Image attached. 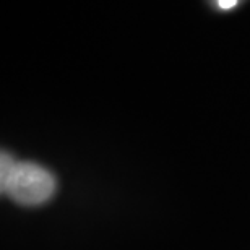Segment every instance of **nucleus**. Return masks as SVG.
<instances>
[{
    "mask_svg": "<svg viewBox=\"0 0 250 250\" xmlns=\"http://www.w3.org/2000/svg\"><path fill=\"white\" fill-rule=\"evenodd\" d=\"M0 186L2 193L24 207L46 203L56 193V177L36 163L17 161L12 154L2 153L0 159Z\"/></svg>",
    "mask_w": 250,
    "mask_h": 250,
    "instance_id": "obj_1",
    "label": "nucleus"
},
{
    "mask_svg": "<svg viewBox=\"0 0 250 250\" xmlns=\"http://www.w3.org/2000/svg\"><path fill=\"white\" fill-rule=\"evenodd\" d=\"M239 3V0H216V5L221 10H231Z\"/></svg>",
    "mask_w": 250,
    "mask_h": 250,
    "instance_id": "obj_2",
    "label": "nucleus"
}]
</instances>
